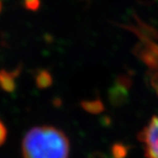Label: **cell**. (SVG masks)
<instances>
[{
    "mask_svg": "<svg viewBox=\"0 0 158 158\" xmlns=\"http://www.w3.org/2000/svg\"><path fill=\"white\" fill-rule=\"evenodd\" d=\"M23 158H69L70 141L57 128H31L22 141Z\"/></svg>",
    "mask_w": 158,
    "mask_h": 158,
    "instance_id": "1",
    "label": "cell"
},
{
    "mask_svg": "<svg viewBox=\"0 0 158 158\" xmlns=\"http://www.w3.org/2000/svg\"><path fill=\"white\" fill-rule=\"evenodd\" d=\"M138 139L144 144L146 158H158V116L151 119L139 133Z\"/></svg>",
    "mask_w": 158,
    "mask_h": 158,
    "instance_id": "2",
    "label": "cell"
},
{
    "mask_svg": "<svg viewBox=\"0 0 158 158\" xmlns=\"http://www.w3.org/2000/svg\"><path fill=\"white\" fill-rule=\"evenodd\" d=\"M127 88L123 87L116 82L109 91V100L112 106L121 107L125 105L129 100V93Z\"/></svg>",
    "mask_w": 158,
    "mask_h": 158,
    "instance_id": "3",
    "label": "cell"
},
{
    "mask_svg": "<svg viewBox=\"0 0 158 158\" xmlns=\"http://www.w3.org/2000/svg\"><path fill=\"white\" fill-rule=\"evenodd\" d=\"M18 71V70H17ZM7 72L5 70L0 71V88L7 93H14L16 89L15 78L19 73Z\"/></svg>",
    "mask_w": 158,
    "mask_h": 158,
    "instance_id": "4",
    "label": "cell"
},
{
    "mask_svg": "<svg viewBox=\"0 0 158 158\" xmlns=\"http://www.w3.org/2000/svg\"><path fill=\"white\" fill-rule=\"evenodd\" d=\"M35 84L39 89H47L52 85V76L47 70H40L35 76Z\"/></svg>",
    "mask_w": 158,
    "mask_h": 158,
    "instance_id": "5",
    "label": "cell"
},
{
    "mask_svg": "<svg viewBox=\"0 0 158 158\" xmlns=\"http://www.w3.org/2000/svg\"><path fill=\"white\" fill-rule=\"evenodd\" d=\"M81 107L89 114H100L104 110V105L102 101L100 99H94V100H87L81 102Z\"/></svg>",
    "mask_w": 158,
    "mask_h": 158,
    "instance_id": "6",
    "label": "cell"
},
{
    "mask_svg": "<svg viewBox=\"0 0 158 158\" xmlns=\"http://www.w3.org/2000/svg\"><path fill=\"white\" fill-rule=\"evenodd\" d=\"M111 152L114 158H124L127 154V148L123 144L116 143L112 146Z\"/></svg>",
    "mask_w": 158,
    "mask_h": 158,
    "instance_id": "7",
    "label": "cell"
},
{
    "mask_svg": "<svg viewBox=\"0 0 158 158\" xmlns=\"http://www.w3.org/2000/svg\"><path fill=\"white\" fill-rule=\"evenodd\" d=\"M24 3L29 10H37L40 7V0H24Z\"/></svg>",
    "mask_w": 158,
    "mask_h": 158,
    "instance_id": "8",
    "label": "cell"
},
{
    "mask_svg": "<svg viewBox=\"0 0 158 158\" xmlns=\"http://www.w3.org/2000/svg\"><path fill=\"white\" fill-rule=\"evenodd\" d=\"M7 138V129L4 124L0 120V146L3 145Z\"/></svg>",
    "mask_w": 158,
    "mask_h": 158,
    "instance_id": "9",
    "label": "cell"
},
{
    "mask_svg": "<svg viewBox=\"0 0 158 158\" xmlns=\"http://www.w3.org/2000/svg\"><path fill=\"white\" fill-rule=\"evenodd\" d=\"M88 158H107V156L102 152H93L92 154H89Z\"/></svg>",
    "mask_w": 158,
    "mask_h": 158,
    "instance_id": "10",
    "label": "cell"
},
{
    "mask_svg": "<svg viewBox=\"0 0 158 158\" xmlns=\"http://www.w3.org/2000/svg\"><path fill=\"white\" fill-rule=\"evenodd\" d=\"M152 85H153V87L155 88L156 92H157V94H158V73H155V74L152 76Z\"/></svg>",
    "mask_w": 158,
    "mask_h": 158,
    "instance_id": "11",
    "label": "cell"
},
{
    "mask_svg": "<svg viewBox=\"0 0 158 158\" xmlns=\"http://www.w3.org/2000/svg\"><path fill=\"white\" fill-rule=\"evenodd\" d=\"M137 1L141 4H151L153 0H137Z\"/></svg>",
    "mask_w": 158,
    "mask_h": 158,
    "instance_id": "12",
    "label": "cell"
},
{
    "mask_svg": "<svg viewBox=\"0 0 158 158\" xmlns=\"http://www.w3.org/2000/svg\"><path fill=\"white\" fill-rule=\"evenodd\" d=\"M1 10H2V1L0 0V12H1Z\"/></svg>",
    "mask_w": 158,
    "mask_h": 158,
    "instance_id": "13",
    "label": "cell"
}]
</instances>
